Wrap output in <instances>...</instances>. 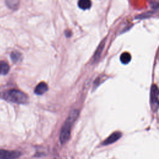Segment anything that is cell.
Returning <instances> with one entry per match:
<instances>
[{"label":"cell","mask_w":159,"mask_h":159,"mask_svg":"<svg viewBox=\"0 0 159 159\" xmlns=\"http://www.w3.org/2000/svg\"><path fill=\"white\" fill-rule=\"evenodd\" d=\"M79 111L76 109L72 110L65 121L60 134V141L61 144L65 143L70 139L72 126L78 118Z\"/></svg>","instance_id":"6da1fadb"},{"label":"cell","mask_w":159,"mask_h":159,"mask_svg":"<svg viewBox=\"0 0 159 159\" xmlns=\"http://www.w3.org/2000/svg\"><path fill=\"white\" fill-rule=\"evenodd\" d=\"M1 98L4 100L18 104L25 103L27 101V96L22 91L18 89H9L1 93Z\"/></svg>","instance_id":"7a4b0ae2"},{"label":"cell","mask_w":159,"mask_h":159,"mask_svg":"<svg viewBox=\"0 0 159 159\" xmlns=\"http://www.w3.org/2000/svg\"><path fill=\"white\" fill-rule=\"evenodd\" d=\"M150 104L152 111L155 112L158 107V89L156 84H153L150 91Z\"/></svg>","instance_id":"3957f363"},{"label":"cell","mask_w":159,"mask_h":159,"mask_svg":"<svg viewBox=\"0 0 159 159\" xmlns=\"http://www.w3.org/2000/svg\"><path fill=\"white\" fill-rule=\"evenodd\" d=\"M20 155L21 153L19 151L0 149V159H16Z\"/></svg>","instance_id":"277c9868"},{"label":"cell","mask_w":159,"mask_h":159,"mask_svg":"<svg viewBox=\"0 0 159 159\" xmlns=\"http://www.w3.org/2000/svg\"><path fill=\"white\" fill-rule=\"evenodd\" d=\"M122 135V134L120 132H113L111 135H109L105 140H104L102 143L103 145H107L109 144H111L116 141H117L118 139L120 138Z\"/></svg>","instance_id":"5b68a950"},{"label":"cell","mask_w":159,"mask_h":159,"mask_svg":"<svg viewBox=\"0 0 159 159\" xmlns=\"http://www.w3.org/2000/svg\"><path fill=\"white\" fill-rule=\"evenodd\" d=\"M47 90H48V86L47 83L44 82H41L36 86L34 89V93L37 95H42L44 94L46 91H47Z\"/></svg>","instance_id":"8992f818"},{"label":"cell","mask_w":159,"mask_h":159,"mask_svg":"<svg viewBox=\"0 0 159 159\" xmlns=\"http://www.w3.org/2000/svg\"><path fill=\"white\" fill-rule=\"evenodd\" d=\"M9 66L8 63L3 60L0 61V75H5L8 73L9 71Z\"/></svg>","instance_id":"52a82bcc"},{"label":"cell","mask_w":159,"mask_h":159,"mask_svg":"<svg viewBox=\"0 0 159 159\" xmlns=\"http://www.w3.org/2000/svg\"><path fill=\"white\" fill-rule=\"evenodd\" d=\"M79 7L83 10L89 9L91 6V2L89 0H80L78 2Z\"/></svg>","instance_id":"ba28073f"},{"label":"cell","mask_w":159,"mask_h":159,"mask_svg":"<svg viewBox=\"0 0 159 159\" xmlns=\"http://www.w3.org/2000/svg\"><path fill=\"white\" fill-rule=\"evenodd\" d=\"M104 43H105V40H103L101 42L100 45H99V47H98L96 52L94 53V57H93V60L94 61L98 60V59L99 58L100 55H101V53L102 51V49L104 48Z\"/></svg>","instance_id":"9c48e42d"},{"label":"cell","mask_w":159,"mask_h":159,"mask_svg":"<svg viewBox=\"0 0 159 159\" xmlns=\"http://www.w3.org/2000/svg\"><path fill=\"white\" fill-rule=\"evenodd\" d=\"M120 61L123 63V64H127L131 60V55L130 53H127V52H124L122 53L120 57Z\"/></svg>","instance_id":"30bf717a"},{"label":"cell","mask_w":159,"mask_h":159,"mask_svg":"<svg viewBox=\"0 0 159 159\" xmlns=\"http://www.w3.org/2000/svg\"><path fill=\"white\" fill-rule=\"evenodd\" d=\"M11 58L14 62L17 63L21 60L22 54L17 51H14V52H12L11 53Z\"/></svg>","instance_id":"8fae6325"}]
</instances>
